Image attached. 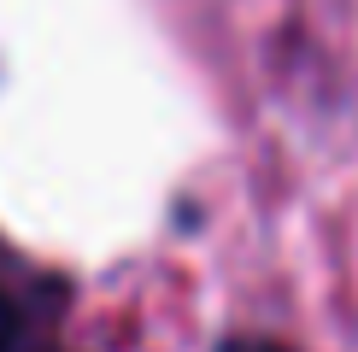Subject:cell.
Returning <instances> with one entry per match:
<instances>
[{"mask_svg": "<svg viewBox=\"0 0 358 352\" xmlns=\"http://www.w3.org/2000/svg\"><path fill=\"white\" fill-rule=\"evenodd\" d=\"M0 352H18V300L0 282Z\"/></svg>", "mask_w": 358, "mask_h": 352, "instance_id": "1", "label": "cell"}, {"mask_svg": "<svg viewBox=\"0 0 358 352\" xmlns=\"http://www.w3.org/2000/svg\"><path fill=\"white\" fill-rule=\"evenodd\" d=\"M223 352H282V346H271V341H235V346H223Z\"/></svg>", "mask_w": 358, "mask_h": 352, "instance_id": "2", "label": "cell"}]
</instances>
